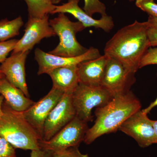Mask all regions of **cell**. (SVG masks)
Wrapping results in <instances>:
<instances>
[{
  "instance_id": "obj_1",
  "label": "cell",
  "mask_w": 157,
  "mask_h": 157,
  "mask_svg": "<svg viewBox=\"0 0 157 157\" xmlns=\"http://www.w3.org/2000/svg\"><path fill=\"white\" fill-rule=\"evenodd\" d=\"M147 29L146 22L136 20L122 28L106 43L104 55L117 61L129 72L135 74L141 59L151 47Z\"/></svg>"
},
{
  "instance_id": "obj_2",
  "label": "cell",
  "mask_w": 157,
  "mask_h": 157,
  "mask_svg": "<svg viewBox=\"0 0 157 157\" xmlns=\"http://www.w3.org/2000/svg\"><path fill=\"white\" fill-rule=\"evenodd\" d=\"M140 101L131 90L114 96L103 107L96 108V119L89 128L84 141L90 144L102 135L115 132L127 119L141 109Z\"/></svg>"
},
{
  "instance_id": "obj_3",
  "label": "cell",
  "mask_w": 157,
  "mask_h": 157,
  "mask_svg": "<svg viewBox=\"0 0 157 157\" xmlns=\"http://www.w3.org/2000/svg\"><path fill=\"white\" fill-rule=\"evenodd\" d=\"M2 109L3 116L0 119V136L15 148L31 151L39 149V141L42 138L26 120L22 112L12 109L5 101Z\"/></svg>"
},
{
  "instance_id": "obj_4",
  "label": "cell",
  "mask_w": 157,
  "mask_h": 157,
  "mask_svg": "<svg viewBox=\"0 0 157 157\" xmlns=\"http://www.w3.org/2000/svg\"><path fill=\"white\" fill-rule=\"evenodd\" d=\"M49 24L56 36H58L59 42L53 50L48 53L56 56L74 57L79 56L88 50L78 42L76 35L85 29L79 22H73L64 13H59L57 17L49 20Z\"/></svg>"
},
{
  "instance_id": "obj_5",
  "label": "cell",
  "mask_w": 157,
  "mask_h": 157,
  "mask_svg": "<svg viewBox=\"0 0 157 157\" xmlns=\"http://www.w3.org/2000/svg\"><path fill=\"white\" fill-rule=\"evenodd\" d=\"M113 97L102 86H92L79 83L72 94L76 116L87 123L92 121L93 109L103 107Z\"/></svg>"
},
{
  "instance_id": "obj_6",
  "label": "cell",
  "mask_w": 157,
  "mask_h": 157,
  "mask_svg": "<svg viewBox=\"0 0 157 157\" xmlns=\"http://www.w3.org/2000/svg\"><path fill=\"white\" fill-rule=\"evenodd\" d=\"M87 123L76 116L50 140H39V148L56 152L79 147L88 130Z\"/></svg>"
},
{
  "instance_id": "obj_7",
  "label": "cell",
  "mask_w": 157,
  "mask_h": 157,
  "mask_svg": "<svg viewBox=\"0 0 157 157\" xmlns=\"http://www.w3.org/2000/svg\"><path fill=\"white\" fill-rule=\"evenodd\" d=\"M73 93H64L51 111L44 124L42 140H50L76 116L72 98Z\"/></svg>"
},
{
  "instance_id": "obj_8",
  "label": "cell",
  "mask_w": 157,
  "mask_h": 157,
  "mask_svg": "<svg viewBox=\"0 0 157 157\" xmlns=\"http://www.w3.org/2000/svg\"><path fill=\"white\" fill-rule=\"evenodd\" d=\"M118 130L135 139L140 147L157 144L153 121L141 109L127 119Z\"/></svg>"
},
{
  "instance_id": "obj_9",
  "label": "cell",
  "mask_w": 157,
  "mask_h": 157,
  "mask_svg": "<svg viewBox=\"0 0 157 157\" xmlns=\"http://www.w3.org/2000/svg\"><path fill=\"white\" fill-rule=\"evenodd\" d=\"M135 75L128 71L120 63L109 58L101 86L113 97L123 94L130 91L135 83Z\"/></svg>"
},
{
  "instance_id": "obj_10",
  "label": "cell",
  "mask_w": 157,
  "mask_h": 157,
  "mask_svg": "<svg viewBox=\"0 0 157 157\" xmlns=\"http://www.w3.org/2000/svg\"><path fill=\"white\" fill-rule=\"evenodd\" d=\"M98 48L91 47L79 56L61 57L50 54L37 48L35 51V59L39 65L38 74L42 75L55 68L77 66L82 62L94 59L101 56Z\"/></svg>"
},
{
  "instance_id": "obj_11",
  "label": "cell",
  "mask_w": 157,
  "mask_h": 157,
  "mask_svg": "<svg viewBox=\"0 0 157 157\" xmlns=\"http://www.w3.org/2000/svg\"><path fill=\"white\" fill-rule=\"evenodd\" d=\"M25 34L18 40L12 53L30 51L42 39L56 36L49 24V15L42 17H29Z\"/></svg>"
},
{
  "instance_id": "obj_12",
  "label": "cell",
  "mask_w": 157,
  "mask_h": 157,
  "mask_svg": "<svg viewBox=\"0 0 157 157\" xmlns=\"http://www.w3.org/2000/svg\"><path fill=\"white\" fill-rule=\"evenodd\" d=\"M64 94L52 87L46 95L38 102H36L28 109L22 112L26 120L36 131L42 140L45 121Z\"/></svg>"
},
{
  "instance_id": "obj_13",
  "label": "cell",
  "mask_w": 157,
  "mask_h": 157,
  "mask_svg": "<svg viewBox=\"0 0 157 157\" xmlns=\"http://www.w3.org/2000/svg\"><path fill=\"white\" fill-rule=\"evenodd\" d=\"M29 52L12 53L11 56L0 65V71L6 79L21 90L29 98L30 95L26 81L25 64Z\"/></svg>"
},
{
  "instance_id": "obj_14",
  "label": "cell",
  "mask_w": 157,
  "mask_h": 157,
  "mask_svg": "<svg viewBox=\"0 0 157 157\" xmlns=\"http://www.w3.org/2000/svg\"><path fill=\"white\" fill-rule=\"evenodd\" d=\"M79 0H68L67 3L61 6H56L52 14L69 13L81 23L85 28L94 27L102 29L106 32H110L114 27L112 17L108 15L102 16L100 19H95L90 16L78 6Z\"/></svg>"
},
{
  "instance_id": "obj_15",
  "label": "cell",
  "mask_w": 157,
  "mask_h": 157,
  "mask_svg": "<svg viewBox=\"0 0 157 157\" xmlns=\"http://www.w3.org/2000/svg\"><path fill=\"white\" fill-rule=\"evenodd\" d=\"M108 59L104 55L79 64L77 67L79 83L92 86H101Z\"/></svg>"
},
{
  "instance_id": "obj_16",
  "label": "cell",
  "mask_w": 157,
  "mask_h": 157,
  "mask_svg": "<svg viewBox=\"0 0 157 157\" xmlns=\"http://www.w3.org/2000/svg\"><path fill=\"white\" fill-rule=\"evenodd\" d=\"M77 66L55 68L47 72L52 88L63 93H73L79 83Z\"/></svg>"
},
{
  "instance_id": "obj_17",
  "label": "cell",
  "mask_w": 157,
  "mask_h": 157,
  "mask_svg": "<svg viewBox=\"0 0 157 157\" xmlns=\"http://www.w3.org/2000/svg\"><path fill=\"white\" fill-rule=\"evenodd\" d=\"M0 94L9 107L15 111L24 112L36 102L25 95L18 88L15 87L4 77L0 78Z\"/></svg>"
},
{
  "instance_id": "obj_18",
  "label": "cell",
  "mask_w": 157,
  "mask_h": 157,
  "mask_svg": "<svg viewBox=\"0 0 157 157\" xmlns=\"http://www.w3.org/2000/svg\"><path fill=\"white\" fill-rule=\"evenodd\" d=\"M28 7L29 17H42L52 14L56 8L50 0H25Z\"/></svg>"
},
{
  "instance_id": "obj_19",
  "label": "cell",
  "mask_w": 157,
  "mask_h": 157,
  "mask_svg": "<svg viewBox=\"0 0 157 157\" xmlns=\"http://www.w3.org/2000/svg\"><path fill=\"white\" fill-rule=\"evenodd\" d=\"M24 25L22 17H19L9 20L7 19L0 21V42L8 41L11 38L18 36L21 28Z\"/></svg>"
},
{
  "instance_id": "obj_20",
  "label": "cell",
  "mask_w": 157,
  "mask_h": 157,
  "mask_svg": "<svg viewBox=\"0 0 157 157\" xmlns=\"http://www.w3.org/2000/svg\"><path fill=\"white\" fill-rule=\"evenodd\" d=\"M84 2L83 10L90 16H92L96 13L102 16L107 15L106 6L100 0H84Z\"/></svg>"
},
{
  "instance_id": "obj_21",
  "label": "cell",
  "mask_w": 157,
  "mask_h": 157,
  "mask_svg": "<svg viewBox=\"0 0 157 157\" xmlns=\"http://www.w3.org/2000/svg\"><path fill=\"white\" fill-rule=\"evenodd\" d=\"M135 5L149 16L157 17V4L154 0H135Z\"/></svg>"
},
{
  "instance_id": "obj_22",
  "label": "cell",
  "mask_w": 157,
  "mask_h": 157,
  "mask_svg": "<svg viewBox=\"0 0 157 157\" xmlns=\"http://www.w3.org/2000/svg\"><path fill=\"white\" fill-rule=\"evenodd\" d=\"M151 65H157V46L151 47L147 49L141 59L139 69Z\"/></svg>"
},
{
  "instance_id": "obj_23",
  "label": "cell",
  "mask_w": 157,
  "mask_h": 157,
  "mask_svg": "<svg viewBox=\"0 0 157 157\" xmlns=\"http://www.w3.org/2000/svg\"><path fill=\"white\" fill-rule=\"evenodd\" d=\"M18 40L12 39L0 42V63L1 64L7 58L8 55L14 50Z\"/></svg>"
},
{
  "instance_id": "obj_24",
  "label": "cell",
  "mask_w": 157,
  "mask_h": 157,
  "mask_svg": "<svg viewBox=\"0 0 157 157\" xmlns=\"http://www.w3.org/2000/svg\"><path fill=\"white\" fill-rule=\"evenodd\" d=\"M15 149L8 140L0 136V157H17Z\"/></svg>"
},
{
  "instance_id": "obj_25",
  "label": "cell",
  "mask_w": 157,
  "mask_h": 157,
  "mask_svg": "<svg viewBox=\"0 0 157 157\" xmlns=\"http://www.w3.org/2000/svg\"><path fill=\"white\" fill-rule=\"evenodd\" d=\"M52 157H90L88 154L81 152L78 147H74L61 151L53 152Z\"/></svg>"
},
{
  "instance_id": "obj_26",
  "label": "cell",
  "mask_w": 157,
  "mask_h": 157,
  "mask_svg": "<svg viewBox=\"0 0 157 157\" xmlns=\"http://www.w3.org/2000/svg\"><path fill=\"white\" fill-rule=\"evenodd\" d=\"M147 33L151 47L157 46V29L148 28Z\"/></svg>"
},
{
  "instance_id": "obj_27",
  "label": "cell",
  "mask_w": 157,
  "mask_h": 157,
  "mask_svg": "<svg viewBox=\"0 0 157 157\" xmlns=\"http://www.w3.org/2000/svg\"><path fill=\"white\" fill-rule=\"evenodd\" d=\"M53 152L39 149L31 151L30 157H52Z\"/></svg>"
},
{
  "instance_id": "obj_28",
  "label": "cell",
  "mask_w": 157,
  "mask_h": 157,
  "mask_svg": "<svg viewBox=\"0 0 157 157\" xmlns=\"http://www.w3.org/2000/svg\"><path fill=\"white\" fill-rule=\"evenodd\" d=\"M145 22L148 28L157 29V17L149 16L147 21Z\"/></svg>"
},
{
  "instance_id": "obj_29",
  "label": "cell",
  "mask_w": 157,
  "mask_h": 157,
  "mask_svg": "<svg viewBox=\"0 0 157 157\" xmlns=\"http://www.w3.org/2000/svg\"><path fill=\"white\" fill-rule=\"evenodd\" d=\"M156 106H157V98L154 102H152L151 104H150L148 107H146V108H145L144 109H142V110L144 113L147 114L149 113L151 111V109H152L153 108H154L155 107H156Z\"/></svg>"
},
{
  "instance_id": "obj_30",
  "label": "cell",
  "mask_w": 157,
  "mask_h": 157,
  "mask_svg": "<svg viewBox=\"0 0 157 157\" xmlns=\"http://www.w3.org/2000/svg\"><path fill=\"white\" fill-rule=\"evenodd\" d=\"M4 101V98L2 95L0 94V119L2 117L3 112L2 105Z\"/></svg>"
},
{
  "instance_id": "obj_31",
  "label": "cell",
  "mask_w": 157,
  "mask_h": 157,
  "mask_svg": "<svg viewBox=\"0 0 157 157\" xmlns=\"http://www.w3.org/2000/svg\"><path fill=\"white\" fill-rule=\"evenodd\" d=\"M153 125L154 128L157 144V121H153Z\"/></svg>"
},
{
  "instance_id": "obj_32",
  "label": "cell",
  "mask_w": 157,
  "mask_h": 157,
  "mask_svg": "<svg viewBox=\"0 0 157 157\" xmlns=\"http://www.w3.org/2000/svg\"><path fill=\"white\" fill-rule=\"evenodd\" d=\"M50 1L52 3V4L55 5V4H58V3L60 2L63 0H50Z\"/></svg>"
},
{
  "instance_id": "obj_33",
  "label": "cell",
  "mask_w": 157,
  "mask_h": 157,
  "mask_svg": "<svg viewBox=\"0 0 157 157\" xmlns=\"http://www.w3.org/2000/svg\"><path fill=\"white\" fill-rule=\"evenodd\" d=\"M5 77L4 76V74H3L0 71V78H3V77Z\"/></svg>"
},
{
  "instance_id": "obj_34",
  "label": "cell",
  "mask_w": 157,
  "mask_h": 157,
  "mask_svg": "<svg viewBox=\"0 0 157 157\" xmlns=\"http://www.w3.org/2000/svg\"><path fill=\"white\" fill-rule=\"evenodd\" d=\"M135 0H129V1L130 2H133V1H135Z\"/></svg>"
}]
</instances>
